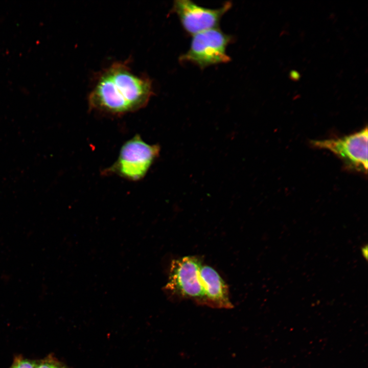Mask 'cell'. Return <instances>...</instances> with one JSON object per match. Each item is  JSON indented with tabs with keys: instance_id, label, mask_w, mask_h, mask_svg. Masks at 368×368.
Masks as SVG:
<instances>
[{
	"instance_id": "6da1fadb",
	"label": "cell",
	"mask_w": 368,
	"mask_h": 368,
	"mask_svg": "<svg viewBox=\"0 0 368 368\" xmlns=\"http://www.w3.org/2000/svg\"><path fill=\"white\" fill-rule=\"evenodd\" d=\"M153 94L149 78L134 73L127 61L115 62L98 74L88 103L91 110L119 116L146 106Z\"/></svg>"
},
{
	"instance_id": "3957f363",
	"label": "cell",
	"mask_w": 368,
	"mask_h": 368,
	"mask_svg": "<svg viewBox=\"0 0 368 368\" xmlns=\"http://www.w3.org/2000/svg\"><path fill=\"white\" fill-rule=\"evenodd\" d=\"M233 40L232 36L218 28L198 33L193 35L189 49L180 56L179 61L191 62L202 69L227 63L231 58L226 53V48Z\"/></svg>"
},
{
	"instance_id": "8992f818",
	"label": "cell",
	"mask_w": 368,
	"mask_h": 368,
	"mask_svg": "<svg viewBox=\"0 0 368 368\" xmlns=\"http://www.w3.org/2000/svg\"><path fill=\"white\" fill-rule=\"evenodd\" d=\"M231 7L229 2L218 9H210L189 0H177L173 3L172 12L177 14L184 30L194 35L217 28L221 17Z\"/></svg>"
},
{
	"instance_id": "ba28073f",
	"label": "cell",
	"mask_w": 368,
	"mask_h": 368,
	"mask_svg": "<svg viewBox=\"0 0 368 368\" xmlns=\"http://www.w3.org/2000/svg\"><path fill=\"white\" fill-rule=\"evenodd\" d=\"M35 368H68L52 355H49L42 359L37 360Z\"/></svg>"
},
{
	"instance_id": "52a82bcc",
	"label": "cell",
	"mask_w": 368,
	"mask_h": 368,
	"mask_svg": "<svg viewBox=\"0 0 368 368\" xmlns=\"http://www.w3.org/2000/svg\"><path fill=\"white\" fill-rule=\"evenodd\" d=\"M199 274L205 295L204 306L218 309H231L234 307L227 285L213 268L202 264Z\"/></svg>"
},
{
	"instance_id": "8fae6325",
	"label": "cell",
	"mask_w": 368,
	"mask_h": 368,
	"mask_svg": "<svg viewBox=\"0 0 368 368\" xmlns=\"http://www.w3.org/2000/svg\"><path fill=\"white\" fill-rule=\"evenodd\" d=\"M367 249H367V245H365V246H363V247L361 248V253H362V255H363V257L365 259H367V254H368Z\"/></svg>"
},
{
	"instance_id": "7a4b0ae2",
	"label": "cell",
	"mask_w": 368,
	"mask_h": 368,
	"mask_svg": "<svg viewBox=\"0 0 368 368\" xmlns=\"http://www.w3.org/2000/svg\"><path fill=\"white\" fill-rule=\"evenodd\" d=\"M159 151L158 145L149 144L136 134L123 145L116 161L103 174H116L131 181L142 179Z\"/></svg>"
},
{
	"instance_id": "30bf717a",
	"label": "cell",
	"mask_w": 368,
	"mask_h": 368,
	"mask_svg": "<svg viewBox=\"0 0 368 368\" xmlns=\"http://www.w3.org/2000/svg\"><path fill=\"white\" fill-rule=\"evenodd\" d=\"M289 78L291 80L297 81L300 80L301 75L296 70H292L290 72Z\"/></svg>"
},
{
	"instance_id": "5b68a950",
	"label": "cell",
	"mask_w": 368,
	"mask_h": 368,
	"mask_svg": "<svg viewBox=\"0 0 368 368\" xmlns=\"http://www.w3.org/2000/svg\"><path fill=\"white\" fill-rule=\"evenodd\" d=\"M367 127L341 137L311 141L319 149H327L337 156L346 167L363 173L367 172Z\"/></svg>"
},
{
	"instance_id": "9c48e42d",
	"label": "cell",
	"mask_w": 368,
	"mask_h": 368,
	"mask_svg": "<svg viewBox=\"0 0 368 368\" xmlns=\"http://www.w3.org/2000/svg\"><path fill=\"white\" fill-rule=\"evenodd\" d=\"M36 362L37 360L18 355L15 357L12 365L9 368H35Z\"/></svg>"
},
{
	"instance_id": "277c9868",
	"label": "cell",
	"mask_w": 368,
	"mask_h": 368,
	"mask_svg": "<svg viewBox=\"0 0 368 368\" xmlns=\"http://www.w3.org/2000/svg\"><path fill=\"white\" fill-rule=\"evenodd\" d=\"M202 265L195 256H187L173 260L166 288L178 299L191 300L204 306L205 295L199 274Z\"/></svg>"
}]
</instances>
